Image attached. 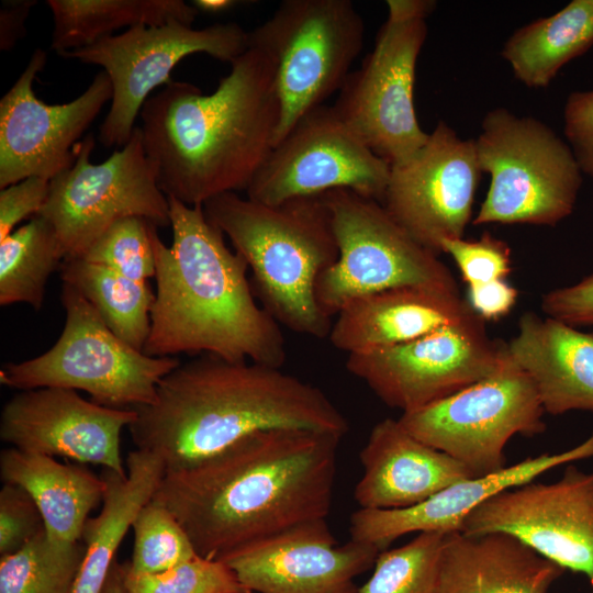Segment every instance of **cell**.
Wrapping results in <instances>:
<instances>
[{
  "label": "cell",
  "mask_w": 593,
  "mask_h": 593,
  "mask_svg": "<svg viewBox=\"0 0 593 593\" xmlns=\"http://www.w3.org/2000/svg\"><path fill=\"white\" fill-rule=\"evenodd\" d=\"M126 466L124 475L105 468L100 475L104 482L102 508L85 524V557L72 593H102L123 538L166 473L157 456L139 449L128 454Z\"/></svg>",
  "instance_id": "obj_27"
},
{
  "label": "cell",
  "mask_w": 593,
  "mask_h": 593,
  "mask_svg": "<svg viewBox=\"0 0 593 593\" xmlns=\"http://www.w3.org/2000/svg\"><path fill=\"white\" fill-rule=\"evenodd\" d=\"M46 53L36 48L22 74L0 100V188L29 177L52 180L76 159L72 146L112 99L104 70L76 99L46 104L33 90Z\"/></svg>",
  "instance_id": "obj_18"
},
{
  "label": "cell",
  "mask_w": 593,
  "mask_h": 593,
  "mask_svg": "<svg viewBox=\"0 0 593 593\" xmlns=\"http://www.w3.org/2000/svg\"><path fill=\"white\" fill-rule=\"evenodd\" d=\"M85 544H54L44 530L0 560V593H72Z\"/></svg>",
  "instance_id": "obj_32"
},
{
  "label": "cell",
  "mask_w": 593,
  "mask_h": 593,
  "mask_svg": "<svg viewBox=\"0 0 593 593\" xmlns=\"http://www.w3.org/2000/svg\"><path fill=\"white\" fill-rule=\"evenodd\" d=\"M517 298V289L503 279L468 286L466 300L482 320L497 321L511 312Z\"/></svg>",
  "instance_id": "obj_42"
},
{
  "label": "cell",
  "mask_w": 593,
  "mask_h": 593,
  "mask_svg": "<svg viewBox=\"0 0 593 593\" xmlns=\"http://www.w3.org/2000/svg\"><path fill=\"white\" fill-rule=\"evenodd\" d=\"M150 225L142 217H125L112 224L79 258L112 269L130 279L155 278Z\"/></svg>",
  "instance_id": "obj_35"
},
{
  "label": "cell",
  "mask_w": 593,
  "mask_h": 593,
  "mask_svg": "<svg viewBox=\"0 0 593 593\" xmlns=\"http://www.w3.org/2000/svg\"><path fill=\"white\" fill-rule=\"evenodd\" d=\"M373 545H338L325 518L313 519L224 558L243 588L254 593H358L355 579L373 567Z\"/></svg>",
  "instance_id": "obj_20"
},
{
  "label": "cell",
  "mask_w": 593,
  "mask_h": 593,
  "mask_svg": "<svg viewBox=\"0 0 593 593\" xmlns=\"http://www.w3.org/2000/svg\"><path fill=\"white\" fill-rule=\"evenodd\" d=\"M133 410V443L157 456L166 471L190 467L260 430L296 428L340 438L349 430L320 388L280 368L209 354L179 363L161 379L155 400Z\"/></svg>",
  "instance_id": "obj_3"
},
{
  "label": "cell",
  "mask_w": 593,
  "mask_h": 593,
  "mask_svg": "<svg viewBox=\"0 0 593 593\" xmlns=\"http://www.w3.org/2000/svg\"><path fill=\"white\" fill-rule=\"evenodd\" d=\"M481 172L474 139L439 121L412 158L391 167L382 204L417 243L439 255L444 239L463 237Z\"/></svg>",
  "instance_id": "obj_17"
},
{
  "label": "cell",
  "mask_w": 593,
  "mask_h": 593,
  "mask_svg": "<svg viewBox=\"0 0 593 593\" xmlns=\"http://www.w3.org/2000/svg\"><path fill=\"white\" fill-rule=\"evenodd\" d=\"M388 18L372 51L351 71L333 108L348 127L391 167L427 142L414 107L415 69L427 36L429 0H388Z\"/></svg>",
  "instance_id": "obj_8"
},
{
  "label": "cell",
  "mask_w": 593,
  "mask_h": 593,
  "mask_svg": "<svg viewBox=\"0 0 593 593\" xmlns=\"http://www.w3.org/2000/svg\"><path fill=\"white\" fill-rule=\"evenodd\" d=\"M541 310L571 326H593V275L542 295Z\"/></svg>",
  "instance_id": "obj_41"
},
{
  "label": "cell",
  "mask_w": 593,
  "mask_h": 593,
  "mask_svg": "<svg viewBox=\"0 0 593 593\" xmlns=\"http://www.w3.org/2000/svg\"><path fill=\"white\" fill-rule=\"evenodd\" d=\"M474 143L490 186L473 225L555 226L572 213L582 171L569 144L547 124L495 108Z\"/></svg>",
  "instance_id": "obj_6"
},
{
  "label": "cell",
  "mask_w": 593,
  "mask_h": 593,
  "mask_svg": "<svg viewBox=\"0 0 593 593\" xmlns=\"http://www.w3.org/2000/svg\"><path fill=\"white\" fill-rule=\"evenodd\" d=\"M593 457V434L582 444L559 454H542L483 477L467 479L438 492L425 502L400 510L359 508L350 517V538L385 550L411 533L460 532L463 518L485 500L534 481L563 463Z\"/></svg>",
  "instance_id": "obj_21"
},
{
  "label": "cell",
  "mask_w": 593,
  "mask_h": 593,
  "mask_svg": "<svg viewBox=\"0 0 593 593\" xmlns=\"http://www.w3.org/2000/svg\"><path fill=\"white\" fill-rule=\"evenodd\" d=\"M168 201L171 246L150 225L157 290L143 353L209 354L280 368L287 359L284 337L279 323L256 302L247 262L225 245L203 205Z\"/></svg>",
  "instance_id": "obj_4"
},
{
  "label": "cell",
  "mask_w": 593,
  "mask_h": 593,
  "mask_svg": "<svg viewBox=\"0 0 593 593\" xmlns=\"http://www.w3.org/2000/svg\"><path fill=\"white\" fill-rule=\"evenodd\" d=\"M54 20L51 49L58 55L89 46L122 27L171 21L192 25L198 15L182 0H48Z\"/></svg>",
  "instance_id": "obj_29"
},
{
  "label": "cell",
  "mask_w": 593,
  "mask_h": 593,
  "mask_svg": "<svg viewBox=\"0 0 593 593\" xmlns=\"http://www.w3.org/2000/svg\"><path fill=\"white\" fill-rule=\"evenodd\" d=\"M45 530L43 516L21 486L3 483L0 490V555L13 553Z\"/></svg>",
  "instance_id": "obj_38"
},
{
  "label": "cell",
  "mask_w": 593,
  "mask_h": 593,
  "mask_svg": "<svg viewBox=\"0 0 593 593\" xmlns=\"http://www.w3.org/2000/svg\"><path fill=\"white\" fill-rule=\"evenodd\" d=\"M127 593H234L244 589L222 560L200 556L153 574H134L124 564Z\"/></svg>",
  "instance_id": "obj_36"
},
{
  "label": "cell",
  "mask_w": 593,
  "mask_h": 593,
  "mask_svg": "<svg viewBox=\"0 0 593 593\" xmlns=\"http://www.w3.org/2000/svg\"><path fill=\"white\" fill-rule=\"evenodd\" d=\"M237 2L233 0H194L192 4L198 12L220 13L233 8Z\"/></svg>",
  "instance_id": "obj_45"
},
{
  "label": "cell",
  "mask_w": 593,
  "mask_h": 593,
  "mask_svg": "<svg viewBox=\"0 0 593 593\" xmlns=\"http://www.w3.org/2000/svg\"><path fill=\"white\" fill-rule=\"evenodd\" d=\"M323 198L338 247L337 260L321 275L315 289L328 317L358 298L389 289H458L439 255L417 243L381 202L349 189H334Z\"/></svg>",
  "instance_id": "obj_10"
},
{
  "label": "cell",
  "mask_w": 593,
  "mask_h": 593,
  "mask_svg": "<svg viewBox=\"0 0 593 593\" xmlns=\"http://www.w3.org/2000/svg\"><path fill=\"white\" fill-rule=\"evenodd\" d=\"M248 34L249 45L266 52L275 66V146L303 115L339 92L361 52L365 24L350 0H284Z\"/></svg>",
  "instance_id": "obj_9"
},
{
  "label": "cell",
  "mask_w": 593,
  "mask_h": 593,
  "mask_svg": "<svg viewBox=\"0 0 593 593\" xmlns=\"http://www.w3.org/2000/svg\"><path fill=\"white\" fill-rule=\"evenodd\" d=\"M391 166L340 119L333 105L303 115L270 150L246 190L266 204L349 189L382 203Z\"/></svg>",
  "instance_id": "obj_15"
},
{
  "label": "cell",
  "mask_w": 593,
  "mask_h": 593,
  "mask_svg": "<svg viewBox=\"0 0 593 593\" xmlns=\"http://www.w3.org/2000/svg\"><path fill=\"white\" fill-rule=\"evenodd\" d=\"M564 572L504 533H447L435 593H548Z\"/></svg>",
  "instance_id": "obj_24"
},
{
  "label": "cell",
  "mask_w": 593,
  "mask_h": 593,
  "mask_svg": "<svg viewBox=\"0 0 593 593\" xmlns=\"http://www.w3.org/2000/svg\"><path fill=\"white\" fill-rule=\"evenodd\" d=\"M592 2H593V0H592Z\"/></svg>",
  "instance_id": "obj_48"
},
{
  "label": "cell",
  "mask_w": 593,
  "mask_h": 593,
  "mask_svg": "<svg viewBox=\"0 0 593 593\" xmlns=\"http://www.w3.org/2000/svg\"><path fill=\"white\" fill-rule=\"evenodd\" d=\"M458 289L407 286L358 298L336 315L328 338L347 355L405 344L467 316Z\"/></svg>",
  "instance_id": "obj_23"
},
{
  "label": "cell",
  "mask_w": 593,
  "mask_h": 593,
  "mask_svg": "<svg viewBox=\"0 0 593 593\" xmlns=\"http://www.w3.org/2000/svg\"><path fill=\"white\" fill-rule=\"evenodd\" d=\"M93 148L89 134L77 147L72 166L49 181L37 214L54 227L65 259L81 257L121 219L136 216L156 227L170 226L169 201L146 155L141 127L100 164L90 161Z\"/></svg>",
  "instance_id": "obj_11"
},
{
  "label": "cell",
  "mask_w": 593,
  "mask_h": 593,
  "mask_svg": "<svg viewBox=\"0 0 593 593\" xmlns=\"http://www.w3.org/2000/svg\"><path fill=\"white\" fill-rule=\"evenodd\" d=\"M234 593H254V592H251V591L244 588L240 591H237V592H234Z\"/></svg>",
  "instance_id": "obj_46"
},
{
  "label": "cell",
  "mask_w": 593,
  "mask_h": 593,
  "mask_svg": "<svg viewBox=\"0 0 593 593\" xmlns=\"http://www.w3.org/2000/svg\"><path fill=\"white\" fill-rule=\"evenodd\" d=\"M506 343L489 337L473 310L412 342L348 355L346 369L387 405L412 412L493 373Z\"/></svg>",
  "instance_id": "obj_14"
},
{
  "label": "cell",
  "mask_w": 593,
  "mask_h": 593,
  "mask_svg": "<svg viewBox=\"0 0 593 593\" xmlns=\"http://www.w3.org/2000/svg\"><path fill=\"white\" fill-rule=\"evenodd\" d=\"M563 120L564 135L578 165L593 179V90L570 93Z\"/></svg>",
  "instance_id": "obj_39"
},
{
  "label": "cell",
  "mask_w": 593,
  "mask_h": 593,
  "mask_svg": "<svg viewBox=\"0 0 593 593\" xmlns=\"http://www.w3.org/2000/svg\"><path fill=\"white\" fill-rule=\"evenodd\" d=\"M461 533L508 534L564 570L593 582V471L568 465L552 483L528 482L485 500Z\"/></svg>",
  "instance_id": "obj_16"
},
{
  "label": "cell",
  "mask_w": 593,
  "mask_h": 593,
  "mask_svg": "<svg viewBox=\"0 0 593 593\" xmlns=\"http://www.w3.org/2000/svg\"><path fill=\"white\" fill-rule=\"evenodd\" d=\"M36 1H5L0 11V49L10 51L25 33V21Z\"/></svg>",
  "instance_id": "obj_43"
},
{
  "label": "cell",
  "mask_w": 593,
  "mask_h": 593,
  "mask_svg": "<svg viewBox=\"0 0 593 593\" xmlns=\"http://www.w3.org/2000/svg\"><path fill=\"white\" fill-rule=\"evenodd\" d=\"M132 528V560L124 564L131 573H159L198 556L176 517L153 499L138 512Z\"/></svg>",
  "instance_id": "obj_34"
},
{
  "label": "cell",
  "mask_w": 593,
  "mask_h": 593,
  "mask_svg": "<svg viewBox=\"0 0 593 593\" xmlns=\"http://www.w3.org/2000/svg\"><path fill=\"white\" fill-rule=\"evenodd\" d=\"M440 253L454 259L468 286L506 279L512 269L510 246L488 232L478 239H444Z\"/></svg>",
  "instance_id": "obj_37"
},
{
  "label": "cell",
  "mask_w": 593,
  "mask_h": 593,
  "mask_svg": "<svg viewBox=\"0 0 593 593\" xmlns=\"http://www.w3.org/2000/svg\"><path fill=\"white\" fill-rule=\"evenodd\" d=\"M49 180L29 177L0 191V240L13 232L24 219L36 216L44 206Z\"/></svg>",
  "instance_id": "obj_40"
},
{
  "label": "cell",
  "mask_w": 593,
  "mask_h": 593,
  "mask_svg": "<svg viewBox=\"0 0 593 593\" xmlns=\"http://www.w3.org/2000/svg\"><path fill=\"white\" fill-rule=\"evenodd\" d=\"M545 410L529 376L507 347L486 378L429 405L402 413L401 425L414 437L466 466L474 477L505 468L504 448L516 434L545 430Z\"/></svg>",
  "instance_id": "obj_12"
},
{
  "label": "cell",
  "mask_w": 593,
  "mask_h": 593,
  "mask_svg": "<svg viewBox=\"0 0 593 593\" xmlns=\"http://www.w3.org/2000/svg\"><path fill=\"white\" fill-rule=\"evenodd\" d=\"M340 437L276 428L245 436L190 467L166 471L153 500L198 556H227L332 508Z\"/></svg>",
  "instance_id": "obj_1"
},
{
  "label": "cell",
  "mask_w": 593,
  "mask_h": 593,
  "mask_svg": "<svg viewBox=\"0 0 593 593\" xmlns=\"http://www.w3.org/2000/svg\"><path fill=\"white\" fill-rule=\"evenodd\" d=\"M591 585H592V593H593V582H591Z\"/></svg>",
  "instance_id": "obj_47"
},
{
  "label": "cell",
  "mask_w": 593,
  "mask_h": 593,
  "mask_svg": "<svg viewBox=\"0 0 593 593\" xmlns=\"http://www.w3.org/2000/svg\"><path fill=\"white\" fill-rule=\"evenodd\" d=\"M203 210L247 262L260 305L279 325L328 337L333 322L315 289L337 260L338 247L323 194L266 204L226 192L208 200Z\"/></svg>",
  "instance_id": "obj_5"
},
{
  "label": "cell",
  "mask_w": 593,
  "mask_h": 593,
  "mask_svg": "<svg viewBox=\"0 0 593 593\" xmlns=\"http://www.w3.org/2000/svg\"><path fill=\"white\" fill-rule=\"evenodd\" d=\"M360 461L362 475L354 497L367 510L412 507L451 484L475 478L461 462L421 441L393 418L372 427Z\"/></svg>",
  "instance_id": "obj_22"
},
{
  "label": "cell",
  "mask_w": 593,
  "mask_h": 593,
  "mask_svg": "<svg viewBox=\"0 0 593 593\" xmlns=\"http://www.w3.org/2000/svg\"><path fill=\"white\" fill-rule=\"evenodd\" d=\"M248 46V32L234 22L193 29L171 21L157 26H134L59 56L101 66L107 72L113 94L99 127V141L105 147L122 148L149 93L172 81L171 71L181 59L203 53L232 63Z\"/></svg>",
  "instance_id": "obj_13"
},
{
  "label": "cell",
  "mask_w": 593,
  "mask_h": 593,
  "mask_svg": "<svg viewBox=\"0 0 593 593\" xmlns=\"http://www.w3.org/2000/svg\"><path fill=\"white\" fill-rule=\"evenodd\" d=\"M136 412L107 407L76 390L40 388L11 398L0 415V438L12 447L126 474L120 440Z\"/></svg>",
  "instance_id": "obj_19"
},
{
  "label": "cell",
  "mask_w": 593,
  "mask_h": 593,
  "mask_svg": "<svg viewBox=\"0 0 593 593\" xmlns=\"http://www.w3.org/2000/svg\"><path fill=\"white\" fill-rule=\"evenodd\" d=\"M506 347L533 380L545 412L593 411V333L525 312Z\"/></svg>",
  "instance_id": "obj_25"
},
{
  "label": "cell",
  "mask_w": 593,
  "mask_h": 593,
  "mask_svg": "<svg viewBox=\"0 0 593 593\" xmlns=\"http://www.w3.org/2000/svg\"><path fill=\"white\" fill-rule=\"evenodd\" d=\"M102 593H127L124 580L123 569L116 561H114L111 571L108 575Z\"/></svg>",
  "instance_id": "obj_44"
},
{
  "label": "cell",
  "mask_w": 593,
  "mask_h": 593,
  "mask_svg": "<svg viewBox=\"0 0 593 593\" xmlns=\"http://www.w3.org/2000/svg\"><path fill=\"white\" fill-rule=\"evenodd\" d=\"M139 115L144 148L167 198L203 205L222 193L246 192L279 122L273 61L249 45L212 93L172 80Z\"/></svg>",
  "instance_id": "obj_2"
},
{
  "label": "cell",
  "mask_w": 593,
  "mask_h": 593,
  "mask_svg": "<svg viewBox=\"0 0 593 593\" xmlns=\"http://www.w3.org/2000/svg\"><path fill=\"white\" fill-rule=\"evenodd\" d=\"M65 255L52 224L41 215L0 240V305L43 304L46 283Z\"/></svg>",
  "instance_id": "obj_31"
},
{
  "label": "cell",
  "mask_w": 593,
  "mask_h": 593,
  "mask_svg": "<svg viewBox=\"0 0 593 593\" xmlns=\"http://www.w3.org/2000/svg\"><path fill=\"white\" fill-rule=\"evenodd\" d=\"M447 533H418L407 544L381 551L358 593H435L438 561Z\"/></svg>",
  "instance_id": "obj_33"
},
{
  "label": "cell",
  "mask_w": 593,
  "mask_h": 593,
  "mask_svg": "<svg viewBox=\"0 0 593 593\" xmlns=\"http://www.w3.org/2000/svg\"><path fill=\"white\" fill-rule=\"evenodd\" d=\"M0 477L31 495L54 544L80 541L90 512L103 500V480L86 467L14 447L0 454Z\"/></svg>",
  "instance_id": "obj_26"
},
{
  "label": "cell",
  "mask_w": 593,
  "mask_h": 593,
  "mask_svg": "<svg viewBox=\"0 0 593 593\" xmlns=\"http://www.w3.org/2000/svg\"><path fill=\"white\" fill-rule=\"evenodd\" d=\"M60 299L66 318L56 343L35 358L3 365L1 384L82 390L94 403L119 410L150 404L179 359L152 357L123 342L71 286L63 284Z\"/></svg>",
  "instance_id": "obj_7"
},
{
  "label": "cell",
  "mask_w": 593,
  "mask_h": 593,
  "mask_svg": "<svg viewBox=\"0 0 593 593\" xmlns=\"http://www.w3.org/2000/svg\"><path fill=\"white\" fill-rule=\"evenodd\" d=\"M592 45L593 2L572 0L558 12L516 30L501 54L521 82L544 88Z\"/></svg>",
  "instance_id": "obj_28"
},
{
  "label": "cell",
  "mask_w": 593,
  "mask_h": 593,
  "mask_svg": "<svg viewBox=\"0 0 593 593\" xmlns=\"http://www.w3.org/2000/svg\"><path fill=\"white\" fill-rule=\"evenodd\" d=\"M59 271L63 282L75 288L119 338L144 350L155 301L147 282L130 279L82 258L65 259Z\"/></svg>",
  "instance_id": "obj_30"
}]
</instances>
